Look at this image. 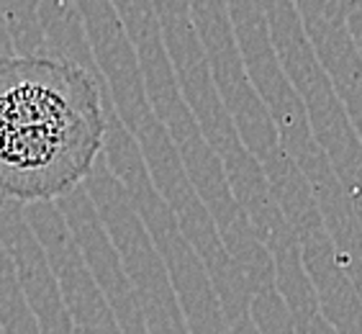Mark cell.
<instances>
[{
    "label": "cell",
    "instance_id": "6da1fadb",
    "mask_svg": "<svg viewBox=\"0 0 362 334\" xmlns=\"http://www.w3.org/2000/svg\"><path fill=\"white\" fill-rule=\"evenodd\" d=\"M105 139L90 72L57 57L0 59V195L57 201L95 165Z\"/></svg>",
    "mask_w": 362,
    "mask_h": 334
}]
</instances>
